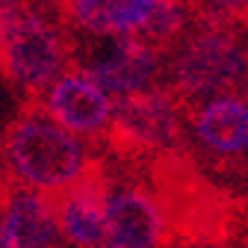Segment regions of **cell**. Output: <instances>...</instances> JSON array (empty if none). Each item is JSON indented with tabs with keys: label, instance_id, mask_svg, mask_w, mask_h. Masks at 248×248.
Listing matches in <instances>:
<instances>
[{
	"label": "cell",
	"instance_id": "cell-16",
	"mask_svg": "<svg viewBox=\"0 0 248 248\" xmlns=\"http://www.w3.org/2000/svg\"><path fill=\"white\" fill-rule=\"evenodd\" d=\"M101 248H115V245H101Z\"/></svg>",
	"mask_w": 248,
	"mask_h": 248
},
{
	"label": "cell",
	"instance_id": "cell-7",
	"mask_svg": "<svg viewBox=\"0 0 248 248\" xmlns=\"http://www.w3.org/2000/svg\"><path fill=\"white\" fill-rule=\"evenodd\" d=\"M0 222L12 248H65L47 195L15 183L0 169Z\"/></svg>",
	"mask_w": 248,
	"mask_h": 248
},
{
	"label": "cell",
	"instance_id": "cell-1",
	"mask_svg": "<svg viewBox=\"0 0 248 248\" xmlns=\"http://www.w3.org/2000/svg\"><path fill=\"white\" fill-rule=\"evenodd\" d=\"M89 148L65 127L50 121L36 104H27L0 139V169L15 183L42 195H59L74 186L89 166Z\"/></svg>",
	"mask_w": 248,
	"mask_h": 248
},
{
	"label": "cell",
	"instance_id": "cell-15",
	"mask_svg": "<svg viewBox=\"0 0 248 248\" xmlns=\"http://www.w3.org/2000/svg\"><path fill=\"white\" fill-rule=\"evenodd\" d=\"M0 248H12V245H9V236H6V231H3V222H0Z\"/></svg>",
	"mask_w": 248,
	"mask_h": 248
},
{
	"label": "cell",
	"instance_id": "cell-8",
	"mask_svg": "<svg viewBox=\"0 0 248 248\" xmlns=\"http://www.w3.org/2000/svg\"><path fill=\"white\" fill-rule=\"evenodd\" d=\"M30 104H36L59 127L86 136L104 133L112 121V107H115L107 92L98 83H92L83 71L62 74L39 101Z\"/></svg>",
	"mask_w": 248,
	"mask_h": 248
},
{
	"label": "cell",
	"instance_id": "cell-9",
	"mask_svg": "<svg viewBox=\"0 0 248 248\" xmlns=\"http://www.w3.org/2000/svg\"><path fill=\"white\" fill-rule=\"evenodd\" d=\"M160 0H56L62 24H71L89 36L130 39L148 27Z\"/></svg>",
	"mask_w": 248,
	"mask_h": 248
},
{
	"label": "cell",
	"instance_id": "cell-5",
	"mask_svg": "<svg viewBox=\"0 0 248 248\" xmlns=\"http://www.w3.org/2000/svg\"><path fill=\"white\" fill-rule=\"evenodd\" d=\"M248 68L245 50L219 30L195 36L174 62V86L186 95L231 89Z\"/></svg>",
	"mask_w": 248,
	"mask_h": 248
},
{
	"label": "cell",
	"instance_id": "cell-2",
	"mask_svg": "<svg viewBox=\"0 0 248 248\" xmlns=\"http://www.w3.org/2000/svg\"><path fill=\"white\" fill-rule=\"evenodd\" d=\"M65 62L68 39L62 36L59 24L45 18V12H39L36 6H30L0 53V71L21 92H27L30 101H39L42 92L59 80Z\"/></svg>",
	"mask_w": 248,
	"mask_h": 248
},
{
	"label": "cell",
	"instance_id": "cell-4",
	"mask_svg": "<svg viewBox=\"0 0 248 248\" xmlns=\"http://www.w3.org/2000/svg\"><path fill=\"white\" fill-rule=\"evenodd\" d=\"M56 213L65 245L101 248L109 245V174L104 163H92L89 171L59 195H47Z\"/></svg>",
	"mask_w": 248,
	"mask_h": 248
},
{
	"label": "cell",
	"instance_id": "cell-6",
	"mask_svg": "<svg viewBox=\"0 0 248 248\" xmlns=\"http://www.w3.org/2000/svg\"><path fill=\"white\" fill-rule=\"evenodd\" d=\"M109 245L115 248H166L171 225L157 195L145 192L139 183L109 180Z\"/></svg>",
	"mask_w": 248,
	"mask_h": 248
},
{
	"label": "cell",
	"instance_id": "cell-12",
	"mask_svg": "<svg viewBox=\"0 0 248 248\" xmlns=\"http://www.w3.org/2000/svg\"><path fill=\"white\" fill-rule=\"evenodd\" d=\"M186 21H189V18H186L183 0H160L139 39H145L148 45H151V42H163V45H166V42H171L174 36L183 33Z\"/></svg>",
	"mask_w": 248,
	"mask_h": 248
},
{
	"label": "cell",
	"instance_id": "cell-13",
	"mask_svg": "<svg viewBox=\"0 0 248 248\" xmlns=\"http://www.w3.org/2000/svg\"><path fill=\"white\" fill-rule=\"evenodd\" d=\"M30 9L27 0H0V53H3L9 36H12V30L15 24L24 18V12Z\"/></svg>",
	"mask_w": 248,
	"mask_h": 248
},
{
	"label": "cell",
	"instance_id": "cell-10",
	"mask_svg": "<svg viewBox=\"0 0 248 248\" xmlns=\"http://www.w3.org/2000/svg\"><path fill=\"white\" fill-rule=\"evenodd\" d=\"M157 50L154 45H148L145 39L139 36H130V39H118L115 47L95 59L92 65L83 68V74L98 83L104 92H115L118 98H127V95H136V92H145V86L157 77Z\"/></svg>",
	"mask_w": 248,
	"mask_h": 248
},
{
	"label": "cell",
	"instance_id": "cell-14",
	"mask_svg": "<svg viewBox=\"0 0 248 248\" xmlns=\"http://www.w3.org/2000/svg\"><path fill=\"white\" fill-rule=\"evenodd\" d=\"M213 6H219V9H239V6H248V0H210Z\"/></svg>",
	"mask_w": 248,
	"mask_h": 248
},
{
	"label": "cell",
	"instance_id": "cell-11",
	"mask_svg": "<svg viewBox=\"0 0 248 248\" xmlns=\"http://www.w3.org/2000/svg\"><path fill=\"white\" fill-rule=\"evenodd\" d=\"M198 139L219 151V154H239L248 148V107L239 98H216L210 101L195 118Z\"/></svg>",
	"mask_w": 248,
	"mask_h": 248
},
{
	"label": "cell",
	"instance_id": "cell-3",
	"mask_svg": "<svg viewBox=\"0 0 248 248\" xmlns=\"http://www.w3.org/2000/svg\"><path fill=\"white\" fill-rule=\"evenodd\" d=\"M177 139L180 109L174 95L160 89H145L115 101L112 121L107 127V142L118 157L169 154V148H174Z\"/></svg>",
	"mask_w": 248,
	"mask_h": 248
}]
</instances>
